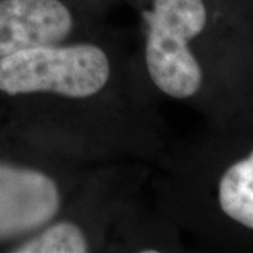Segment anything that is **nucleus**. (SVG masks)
<instances>
[{"label":"nucleus","instance_id":"obj_1","mask_svg":"<svg viewBox=\"0 0 253 253\" xmlns=\"http://www.w3.org/2000/svg\"><path fill=\"white\" fill-rule=\"evenodd\" d=\"M0 128L91 163L155 168L170 144L132 34L111 24L0 58Z\"/></svg>","mask_w":253,"mask_h":253},{"label":"nucleus","instance_id":"obj_2","mask_svg":"<svg viewBox=\"0 0 253 253\" xmlns=\"http://www.w3.org/2000/svg\"><path fill=\"white\" fill-rule=\"evenodd\" d=\"M134 51L145 83L159 103L222 111L242 91L238 46L217 45V31L236 11L225 0H136Z\"/></svg>","mask_w":253,"mask_h":253},{"label":"nucleus","instance_id":"obj_3","mask_svg":"<svg viewBox=\"0 0 253 253\" xmlns=\"http://www.w3.org/2000/svg\"><path fill=\"white\" fill-rule=\"evenodd\" d=\"M94 165L0 128V251L58 217Z\"/></svg>","mask_w":253,"mask_h":253},{"label":"nucleus","instance_id":"obj_4","mask_svg":"<svg viewBox=\"0 0 253 253\" xmlns=\"http://www.w3.org/2000/svg\"><path fill=\"white\" fill-rule=\"evenodd\" d=\"M154 168L138 161L96 163L59 215L13 245L11 253H106L129 201L148 189Z\"/></svg>","mask_w":253,"mask_h":253},{"label":"nucleus","instance_id":"obj_5","mask_svg":"<svg viewBox=\"0 0 253 253\" xmlns=\"http://www.w3.org/2000/svg\"><path fill=\"white\" fill-rule=\"evenodd\" d=\"M107 24L90 0H0V58L84 38Z\"/></svg>","mask_w":253,"mask_h":253},{"label":"nucleus","instance_id":"obj_6","mask_svg":"<svg viewBox=\"0 0 253 253\" xmlns=\"http://www.w3.org/2000/svg\"><path fill=\"white\" fill-rule=\"evenodd\" d=\"M180 231L155 204L151 187L129 201L114 226L106 253L180 251Z\"/></svg>","mask_w":253,"mask_h":253},{"label":"nucleus","instance_id":"obj_7","mask_svg":"<svg viewBox=\"0 0 253 253\" xmlns=\"http://www.w3.org/2000/svg\"><path fill=\"white\" fill-rule=\"evenodd\" d=\"M91 4L99 10L101 14L107 16L111 9H114L118 4H128L131 6L132 3H135L136 0H90Z\"/></svg>","mask_w":253,"mask_h":253},{"label":"nucleus","instance_id":"obj_8","mask_svg":"<svg viewBox=\"0 0 253 253\" xmlns=\"http://www.w3.org/2000/svg\"><path fill=\"white\" fill-rule=\"evenodd\" d=\"M225 1L241 17H244V14L246 13H253V0H225Z\"/></svg>","mask_w":253,"mask_h":253}]
</instances>
